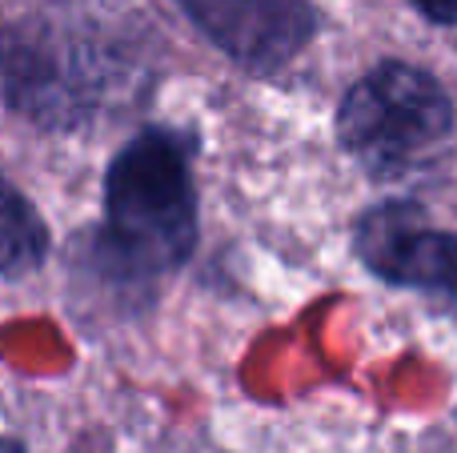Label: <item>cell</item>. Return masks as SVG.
<instances>
[{"mask_svg": "<svg viewBox=\"0 0 457 453\" xmlns=\"http://www.w3.org/2000/svg\"><path fill=\"white\" fill-rule=\"evenodd\" d=\"M197 133L145 125L104 169V217L77 241L72 281L101 309L137 317L193 261L201 233Z\"/></svg>", "mask_w": 457, "mask_h": 453, "instance_id": "obj_1", "label": "cell"}, {"mask_svg": "<svg viewBox=\"0 0 457 453\" xmlns=\"http://www.w3.org/2000/svg\"><path fill=\"white\" fill-rule=\"evenodd\" d=\"M149 32L104 8L37 4L4 29V109L45 133H80L133 109L153 80Z\"/></svg>", "mask_w": 457, "mask_h": 453, "instance_id": "obj_2", "label": "cell"}, {"mask_svg": "<svg viewBox=\"0 0 457 453\" xmlns=\"http://www.w3.org/2000/svg\"><path fill=\"white\" fill-rule=\"evenodd\" d=\"M337 144L370 181L405 185L445 165L457 133L453 96L429 69L381 61L345 88Z\"/></svg>", "mask_w": 457, "mask_h": 453, "instance_id": "obj_3", "label": "cell"}, {"mask_svg": "<svg viewBox=\"0 0 457 453\" xmlns=\"http://www.w3.org/2000/svg\"><path fill=\"white\" fill-rule=\"evenodd\" d=\"M353 257L389 289H405L457 317V233L442 229L413 197L378 201L357 213Z\"/></svg>", "mask_w": 457, "mask_h": 453, "instance_id": "obj_4", "label": "cell"}, {"mask_svg": "<svg viewBox=\"0 0 457 453\" xmlns=\"http://www.w3.org/2000/svg\"><path fill=\"white\" fill-rule=\"evenodd\" d=\"M185 21L237 69L277 77L289 69L321 29L313 0H173Z\"/></svg>", "mask_w": 457, "mask_h": 453, "instance_id": "obj_5", "label": "cell"}, {"mask_svg": "<svg viewBox=\"0 0 457 453\" xmlns=\"http://www.w3.org/2000/svg\"><path fill=\"white\" fill-rule=\"evenodd\" d=\"M0 225H4L0 273H4V281L12 285V281L29 277L32 269H40V261H45L48 249H53V237H48L45 217L32 209V201L24 197L12 181L4 185V217H0Z\"/></svg>", "mask_w": 457, "mask_h": 453, "instance_id": "obj_6", "label": "cell"}, {"mask_svg": "<svg viewBox=\"0 0 457 453\" xmlns=\"http://www.w3.org/2000/svg\"><path fill=\"white\" fill-rule=\"evenodd\" d=\"M410 4L437 29H457V0H410Z\"/></svg>", "mask_w": 457, "mask_h": 453, "instance_id": "obj_7", "label": "cell"}]
</instances>
